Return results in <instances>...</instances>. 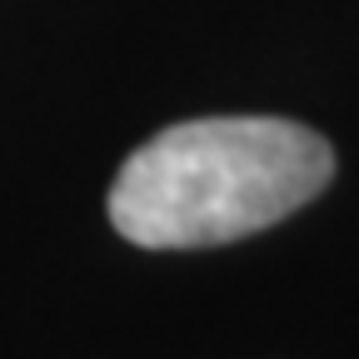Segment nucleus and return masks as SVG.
<instances>
[{
	"mask_svg": "<svg viewBox=\"0 0 359 359\" xmlns=\"http://www.w3.org/2000/svg\"><path fill=\"white\" fill-rule=\"evenodd\" d=\"M334 180L320 130L275 115L180 120L110 185V224L140 250H215L290 219Z\"/></svg>",
	"mask_w": 359,
	"mask_h": 359,
	"instance_id": "f257e3e1",
	"label": "nucleus"
}]
</instances>
